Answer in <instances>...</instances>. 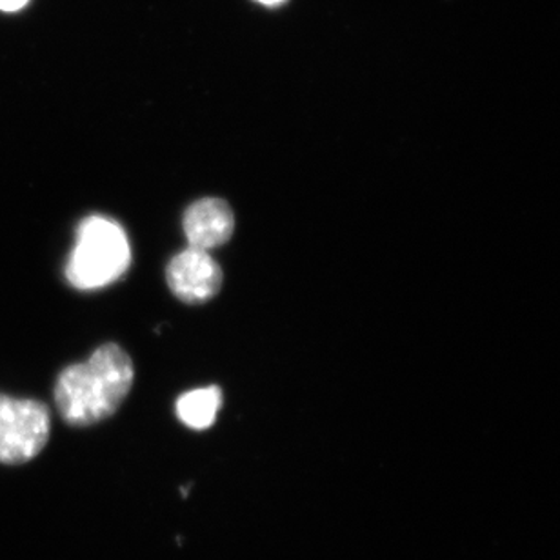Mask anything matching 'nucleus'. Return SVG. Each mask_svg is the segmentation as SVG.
<instances>
[{
	"instance_id": "nucleus-1",
	"label": "nucleus",
	"mask_w": 560,
	"mask_h": 560,
	"mask_svg": "<svg viewBox=\"0 0 560 560\" xmlns=\"http://www.w3.org/2000/svg\"><path fill=\"white\" fill-rule=\"evenodd\" d=\"M136 370L119 345L101 346L82 364L60 373L55 405L70 425H93L114 416L130 394Z\"/></svg>"
},
{
	"instance_id": "nucleus-2",
	"label": "nucleus",
	"mask_w": 560,
	"mask_h": 560,
	"mask_svg": "<svg viewBox=\"0 0 560 560\" xmlns=\"http://www.w3.org/2000/svg\"><path fill=\"white\" fill-rule=\"evenodd\" d=\"M130 265V241L119 222L92 215L77 228V244L66 265V279L77 290H98L119 280Z\"/></svg>"
},
{
	"instance_id": "nucleus-3",
	"label": "nucleus",
	"mask_w": 560,
	"mask_h": 560,
	"mask_svg": "<svg viewBox=\"0 0 560 560\" xmlns=\"http://www.w3.org/2000/svg\"><path fill=\"white\" fill-rule=\"evenodd\" d=\"M49 411L43 402L0 395V464H24L49 439Z\"/></svg>"
},
{
	"instance_id": "nucleus-4",
	"label": "nucleus",
	"mask_w": 560,
	"mask_h": 560,
	"mask_svg": "<svg viewBox=\"0 0 560 560\" xmlns=\"http://www.w3.org/2000/svg\"><path fill=\"white\" fill-rule=\"evenodd\" d=\"M166 280L173 295L180 301L205 304L221 291L222 270L208 252L188 248L170 260Z\"/></svg>"
},
{
	"instance_id": "nucleus-5",
	"label": "nucleus",
	"mask_w": 560,
	"mask_h": 560,
	"mask_svg": "<svg viewBox=\"0 0 560 560\" xmlns=\"http://www.w3.org/2000/svg\"><path fill=\"white\" fill-rule=\"evenodd\" d=\"M183 226L189 248L210 252L232 238L235 215L226 200L208 197L189 206L184 213Z\"/></svg>"
},
{
	"instance_id": "nucleus-6",
	"label": "nucleus",
	"mask_w": 560,
	"mask_h": 560,
	"mask_svg": "<svg viewBox=\"0 0 560 560\" xmlns=\"http://www.w3.org/2000/svg\"><path fill=\"white\" fill-rule=\"evenodd\" d=\"M221 406L222 389L219 386H210L180 395L175 410L178 419L191 430H208L215 422Z\"/></svg>"
},
{
	"instance_id": "nucleus-7",
	"label": "nucleus",
	"mask_w": 560,
	"mask_h": 560,
	"mask_svg": "<svg viewBox=\"0 0 560 560\" xmlns=\"http://www.w3.org/2000/svg\"><path fill=\"white\" fill-rule=\"evenodd\" d=\"M27 0H0V10L2 11H16L24 8Z\"/></svg>"
},
{
	"instance_id": "nucleus-8",
	"label": "nucleus",
	"mask_w": 560,
	"mask_h": 560,
	"mask_svg": "<svg viewBox=\"0 0 560 560\" xmlns=\"http://www.w3.org/2000/svg\"><path fill=\"white\" fill-rule=\"evenodd\" d=\"M259 2H262V4H279L282 0H259Z\"/></svg>"
}]
</instances>
